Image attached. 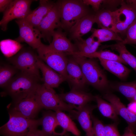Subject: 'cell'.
<instances>
[{
    "instance_id": "cell-2",
    "label": "cell",
    "mask_w": 136,
    "mask_h": 136,
    "mask_svg": "<svg viewBox=\"0 0 136 136\" xmlns=\"http://www.w3.org/2000/svg\"><path fill=\"white\" fill-rule=\"evenodd\" d=\"M56 3L60 13L61 28L65 30L69 31L80 19L91 14L82 0H59Z\"/></svg>"
},
{
    "instance_id": "cell-17",
    "label": "cell",
    "mask_w": 136,
    "mask_h": 136,
    "mask_svg": "<svg viewBox=\"0 0 136 136\" xmlns=\"http://www.w3.org/2000/svg\"><path fill=\"white\" fill-rule=\"evenodd\" d=\"M59 98L69 104L81 107L92 101L95 100V96L83 90L71 89L69 92L58 94Z\"/></svg>"
},
{
    "instance_id": "cell-4",
    "label": "cell",
    "mask_w": 136,
    "mask_h": 136,
    "mask_svg": "<svg viewBox=\"0 0 136 136\" xmlns=\"http://www.w3.org/2000/svg\"><path fill=\"white\" fill-rule=\"evenodd\" d=\"M9 114V121L0 128L4 136H26L31 130L40 125V119L27 118L11 110Z\"/></svg>"
},
{
    "instance_id": "cell-24",
    "label": "cell",
    "mask_w": 136,
    "mask_h": 136,
    "mask_svg": "<svg viewBox=\"0 0 136 136\" xmlns=\"http://www.w3.org/2000/svg\"><path fill=\"white\" fill-rule=\"evenodd\" d=\"M94 15L95 23L98 27L112 30L114 24L113 11L108 9L99 10Z\"/></svg>"
},
{
    "instance_id": "cell-39",
    "label": "cell",
    "mask_w": 136,
    "mask_h": 136,
    "mask_svg": "<svg viewBox=\"0 0 136 136\" xmlns=\"http://www.w3.org/2000/svg\"><path fill=\"white\" fill-rule=\"evenodd\" d=\"M127 108L131 112L136 115V101H134L130 102L127 105Z\"/></svg>"
},
{
    "instance_id": "cell-44",
    "label": "cell",
    "mask_w": 136,
    "mask_h": 136,
    "mask_svg": "<svg viewBox=\"0 0 136 136\" xmlns=\"http://www.w3.org/2000/svg\"><path fill=\"white\" fill-rule=\"evenodd\" d=\"M134 48H135V49H136V46H134Z\"/></svg>"
},
{
    "instance_id": "cell-38",
    "label": "cell",
    "mask_w": 136,
    "mask_h": 136,
    "mask_svg": "<svg viewBox=\"0 0 136 136\" xmlns=\"http://www.w3.org/2000/svg\"><path fill=\"white\" fill-rule=\"evenodd\" d=\"M13 0H0V12H4Z\"/></svg>"
},
{
    "instance_id": "cell-13",
    "label": "cell",
    "mask_w": 136,
    "mask_h": 136,
    "mask_svg": "<svg viewBox=\"0 0 136 136\" xmlns=\"http://www.w3.org/2000/svg\"><path fill=\"white\" fill-rule=\"evenodd\" d=\"M35 92L18 102L14 103L13 107L10 110L26 118L34 119L42 109L36 99Z\"/></svg>"
},
{
    "instance_id": "cell-5",
    "label": "cell",
    "mask_w": 136,
    "mask_h": 136,
    "mask_svg": "<svg viewBox=\"0 0 136 136\" xmlns=\"http://www.w3.org/2000/svg\"><path fill=\"white\" fill-rule=\"evenodd\" d=\"M36 99L42 108L51 109L55 111L59 110L69 112L77 107L67 104L61 100L53 88L47 87L44 84H39L35 91Z\"/></svg>"
},
{
    "instance_id": "cell-18",
    "label": "cell",
    "mask_w": 136,
    "mask_h": 136,
    "mask_svg": "<svg viewBox=\"0 0 136 136\" xmlns=\"http://www.w3.org/2000/svg\"><path fill=\"white\" fill-rule=\"evenodd\" d=\"M37 64L42 74L44 84L46 86L56 88L66 81L63 77L47 65L38 56Z\"/></svg>"
},
{
    "instance_id": "cell-29",
    "label": "cell",
    "mask_w": 136,
    "mask_h": 136,
    "mask_svg": "<svg viewBox=\"0 0 136 136\" xmlns=\"http://www.w3.org/2000/svg\"><path fill=\"white\" fill-rule=\"evenodd\" d=\"M77 56L89 58H98L107 60H114L119 61L126 64V62L118 55L109 50H101L96 51L93 53L89 54H83L77 52L73 54Z\"/></svg>"
},
{
    "instance_id": "cell-41",
    "label": "cell",
    "mask_w": 136,
    "mask_h": 136,
    "mask_svg": "<svg viewBox=\"0 0 136 136\" xmlns=\"http://www.w3.org/2000/svg\"><path fill=\"white\" fill-rule=\"evenodd\" d=\"M126 2L128 4H131L136 7V0H126Z\"/></svg>"
},
{
    "instance_id": "cell-16",
    "label": "cell",
    "mask_w": 136,
    "mask_h": 136,
    "mask_svg": "<svg viewBox=\"0 0 136 136\" xmlns=\"http://www.w3.org/2000/svg\"><path fill=\"white\" fill-rule=\"evenodd\" d=\"M66 70V81L72 89L83 90L86 82L80 66L73 56L68 59Z\"/></svg>"
},
{
    "instance_id": "cell-32",
    "label": "cell",
    "mask_w": 136,
    "mask_h": 136,
    "mask_svg": "<svg viewBox=\"0 0 136 136\" xmlns=\"http://www.w3.org/2000/svg\"><path fill=\"white\" fill-rule=\"evenodd\" d=\"M126 37L121 42L123 44L136 45V19L127 29Z\"/></svg>"
},
{
    "instance_id": "cell-42",
    "label": "cell",
    "mask_w": 136,
    "mask_h": 136,
    "mask_svg": "<svg viewBox=\"0 0 136 136\" xmlns=\"http://www.w3.org/2000/svg\"><path fill=\"white\" fill-rule=\"evenodd\" d=\"M133 101H136V94L134 96L133 98Z\"/></svg>"
},
{
    "instance_id": "cell-36",
    "label": "cell",
    "mask_w": 136,
    "mask_h": 136,
    "mask_svg": "<svg viewBox=\"0 0 136 136\" xmlns=\"http://www.w3.org/2000/svg\"><path fill=\"white\" fill-rule=\"evenodd\" d=\"M83 3L87 6H91L94 11L96 12L99 10L101 4L103 3V0H83Z\"/></svg>"
},
{
    "instance_id": "cell-6",
    "label": "cell",
    "mask_w": 136,
    "mask_h": 136,
    "mask_svg": "<svg viewBox=\"0 0 136 136\" xmlns=\"http://www.w3.org/2000/svg\"><path fill=\"white\" fill-rule=\"evenodd\" d=\"M39 58L49 66L63 77L66 81L68 61L66 54L53 51L42 43L37 49Z\"/></svg>"
},
{
    "instance_id": "cell-15",
    "label": "cell",
    "mask_w": 136,
    "mask_h": 136,
    "mask_svg": "<svg viewBox=\"0 0 136 136\" xmlns=\"http://www.w3.org/2000/svg\"><path fill=\"white\" fill-rule=\"evenodd\" d=\"M62 29L59 28L55 30L52 41L48 45L49 48L53 51L71 55L78 52L76 46L67 38Z\"/></svg>"
},
{
    "instance_id": "cell-26",
    "label": "cell",
    "mask_w": 136,
    "mask_h": 136,
    "mask_svg": "<svg viewBox=\"0 0 136 136\" xmlns=\"http://www.w3.org/2000/svg\"><path fill=\"white\" fill-rule=\"evenodd\" d=\"M23 45L15 40L7 39L1 41L0 48L5 57L10 58L16 54L22 48Z\"/></svg>"
},
{
    "instance_id": "cell-31",
    "label": "cell",
    "mask_w": 136,
    "mask_h": 136,
    "mask_svg": "<svg viewBox=\"0 0 136 136\" xmlns=\"http://www.w3.org/2000/svg\"><path fill=\"white\" fill-rule=\"evenodd\" d=\"M17 69L8 65H1L0 67V86L5 88L16 74Z\"/></svg>"
},
{
    "instance_id": "cell-21",
    "label": "cell",
    "mask_w": 136,
    "mask_h": 136,
    "mask_svg": "<svg viewBox=\"0 0 136 136\" xmlns=\"http://www.w3.org/2000/svg\"><path fill=\"white\" fill-rule=\"evenodd\" d=\"M40 125L42 126L41 131L45 135L49 136H62L66 133L63 131L61 133L55 131L56 127L59 124L55 112L48 111L44 113L40 119Z\"/></svg>"
},
{
    "instance_id": "cell-25",
    "label": "cell",
    "mask_w": 136,
    "mask_h": 136,
    "mask_svg": "<svg viewBox=\"0 0 136 136\" xmlns=\"http://www.w3.org/2000/svg\"><path fill=\"white\" fill-rule=\"evenodd\" d=\"M55 112L59 125L62 127L64 131L70 132L76 136H80V131L69 116L61 111L58 110Z\"/></svg>"
},
{
    "instance_id": "cell-12",
    "label": "cell",
    "mask_w": 136,
    "mask_h": 136,
    "mask_svg": "<svg viewBox=\"0 0 136 136\" xmlns=\"http://www.w3.org/2000/svg\"><path fill=\"white\" fill-rule=\"evenodd\" d=\"M97 107V106L88 104L81 107H78L76 110H73L69 112L71 118L79 123L86 136H94L92 113Z\"/></svg>"
},
{
    "instance_id": "cell-14",
    "label": "cell",
    "mask_w": 136,
    "mask_h": 136,
    "mask_svg": "<svg viewBox=\"0 0 136 136\" xmlns=\"http://www.w3.org/2000/svg\"><path fill=\"white\" fill-rule=\"evenodd\" d=\"M103 97L112 105L117 114L126 121L128 124L127 127L134 133H136V115L130 111L115 95L107 93Z\"/></svg>"
},
{
    "instance_id": "cell-8",
    "label": "cell",
    "mask_w": 136,
    "mask_h": 136,
    "mask_svg": "<svg viewBox=\"0 0 136 136\" xmlns=\"http://www.w3.org/2000/svg\"><path fill=\"white\" fill-rule=\"evenodd\" d=\"M38 56L30 50L22 49L9 60L18 70L40 79L37 64Z\"/></svg>"
},
{
    "instance_id": "cell-9",
    "label": "cell",
    "mask_w": 136,
    "mask_h": 136,
    "mask_svg": "<svg viewBox=\"0 0 136 136\" xmlns=\"http://www.w3.org/2000/svg\"><path fill=\"white\" fill-rule=\"evenodd\" d=\"M34 1L32 0H13L3 12L0 21L1 29L5 31L9 22L15 19H24L31 11L30 5Z\"/></svg>"
},
{
    "instance_id": "cell-7",
    "label": "cell",
    "mask_w": 136,
    "mask_h": 136,
    "mask_svg": "<svg viewBox=\"0 0 136 136\" xmlns=\"http://www.w3.org/2000/svg\"><path fill=\"white\" fill-rule=\"evenodd\" d=\"M121 7L113 11L114 24L112 30L126 35L129 27L136 19V7L122 1Z\"/></svg>"
},
{
    "instance_id": "cell-37",
    "label": "cell",
    "mask_w": 136,
    "mask_h": 136,
    "mask_svg": "<svg viewBox=\"0 0 136 136\" xmlns=\"http://www.w3.org/2000/svg\"><path fill=\"white\" fill-rule=\"evenodd\" d=\"M26 136H52L46 135L43 133L41 130H38L37 128H33L28 132Z\"/></svg>"
},
{
    "instance_id": "cell-34",
    "label": "cell",
    "mask_w": 136,
    "mask_h": 136,
    "mask_svg": "<svg viewBox=\"0 0 136 136\" xmlns=\"http://www.w3.org/2000/svg\"><path fill=\"white\" fill-rule=\"evenodd\" d=\"M92 120L94 136H106L104 125L101 121L93 115Z\"/></svg>"
},
{
    "instance_id": "cell-22",
    "label": "cell",
    "mask_w": 136,
    "mask_h": 136,
    "mask_svg": "<svg viewBox=\"0 0 136 136\" xmlns=\"http://www.w3.org/2000/svg\"><path fill=\"white\" fill-rule=\"evenodd\" d=\"M99 59L101 65L105 69L121 80H126L131 72L130 69L119 61Z\"/></svg>"
},
{
    "instance_id": "cell-30",
    "label": "cell",
    "mask_w": 136,
    "mask_h": 136,
    "mask_svg": "<svg viewBox=\"0 0 136 136\" xmlns=\"http://www.w3.org/2000/svg\"><path fill=\"white\" fill-rule=\"evenodd\" d=\"M114 89L125 97L130 102L136 94V81L119 83L112 85Z\"/></svg>"
},
{
    "instance_id": "cell-27",
    "label": "cell",
    "mask_w": 136,
    "mask_h": 136,
    "mask_svg": "<svg viewBox=\"0 0 136 136\" xmlns=\"http://www.w3.org/2000/svg\"><path fill=\"white\" fill-rule=\"evenodd\" d=\"M92 35L96 38L100 43L111 40L121 42L123 40L117 33L111 30L105 29L92 28L91 30Z\"/></svg>"
},
{
    "instance_id": "cell-11",
    "label": "cell",
    "mask_w": 136,
    "mask_h": 136,
    "mask_svg": "<svg viewBox=\"0 0 136 136\" xmlns=\"http://www.w3.org/2000/svg\"><path fill=\"white\" fill-rule=\"evenodd\" d=\"M15 21L19 27V35L15 40L20 43L25 42L33 49H38L42 43L40 31L24 19H16Z\"/></svg>"
},
{
    "instance_id": "cell-28",
    "label": "cell",
    "mask_w": 136,
    "mask_h": 136,
    "mask_svg": "<svg viewBox=\"0 0 136 136\" xmlns=\"http://www.w3.org/2000/svg\"><path fill=\"white\" fill-rule=\"evenodd\" d=\"M95 97L97 107L101 114L105 117L117 121L118 120V115L112 105L105 101L99 95L95 96Z\"/></svg>"
},
{
    "instance_id": "cell-43",
    "label": "cell",
    "mask_w": 136,
    "mask_h": 136,
    "mask_svg": "<svg viewBox=\"0 0 136 136\" xmlns=\"http://www.w3.org/2000/svg\"><path fill=\"white\" fill-rule=\"evenodd\" d=\"M64 136H70L69 134V133H66L64 135Z\"/></svg>"
},
{
    "instance_id": "cell-19",
    "label": "cell",
    "mask_w": 136,
    "mask_h": 136,
    "mask_svg": "<svg viewBox=\"0 0 136 136\" xmlns=\"http://www.w3.org/2000/svg\"><path fill=\"white\" fill-rule=\"evenodd\" d=\"M39 3V6L31 10L24 19L35 28L38 26L55 4L53 1L48 0H40Z\"/></svg>"
},
{
    "instance_id": "cell-10",
    "label": "cell",
    "mask_w": 136,
    "mask_h": 136,
    "mask_svg": "<svg viewBox=\"0 0 136 136\" xmlns=\"http://www.w3.org/2000/svg\"><path fill=\"white\" fill-rule=\"evenodd\" d=\"M36 28L40 31L44 41L50 44L55 29L61 28L60 13L56 3Z\"/></svg>"
},
{
    "instance_id": "cell-35",
    "label": "cell",
    "mask_w": 136,
    "mask_h": 136,
    "mask_svg": "<svg viewBox=\"0 0 136 136\" xmlns=\"http://www.w3.org/2000/svg\"><path fill=\"white\" fill-rule=\"evenodd\" d=\"M104 130L106 136H120L116 123L104 125Z\"/></svg>"
},
{
    "instance_id": "cell-3",
    "label": "cell",
    "mask_w": 136,
    "mask_h": 136,
    "mask_svg": "<svg viewBox=\"0 0 136 136\" xmlns=\"http://www.w3.org/2000/svg\"><path fill=\"white\" fill-rule=\"evenodd\" d=\"M72 55L80 66L87 84L100 90L108 87L109 82L105 74L93 58Z\"/></svg>"
},
{
    "instance_id": "cell-33",
    "label": "cell",
    "mask_w": 136,
    "mask_h": 136,
    "mask_svg": "<svg viewBox=\"0 0 136 136\" xmlns=\"http://www.w3.org/2000/svg\"><path fill=\"white\" fill-rule=\"evenodd\" d=\"M75 45L78 50V52L80 53L86 54H91L96 51L101 43L97 41L92 45L87 46L81 44L76 41H75Z\"/></svg>"
},
{
    "instance_id": "cell-23",
    "label": "cell",
    "mask_w": 136,
    "mask_h": 136,
    "mask_svg": "<svg viewBox=\"0 0 136 136\" xmlns=\"http://www.w3.org/2000/svg\"><path fill=\"white\" fill-rule=\"evenodd\" d=\"M102 48L104 49L110 48L118 52L120 57L134 69L136 74V57L128 50L125 44L121 42H118L114 44L103 46Z\"/></svg>"
},
{
    "instance_id": "cell-1",
    "label": "cell",
    "mask_w": 136,
    "mask_h": 136,
    "mask_svg": "<svg viewBox=\"0 0 136 136\" xmlns=\"http://www.w3.org/2000/svg\"><path fill=\"white\" fill-rule=\"evenodd\" d=\"M40 79L21 71L13 77L5 88L6 92L12 97L14 103L16 102L35 92Z\"/></svg>"
},
{
    "instance_id": "cell-20",
    "label": "cell",
    "mask_w": 136,
    "mask_h": 136,
    "mask_svg": "<svg viewBox=\"0 0 136 136\" xmlns=\"http://www.w3.org/2000/svg\"><path fill=\"white\" fill-rule=\"evenodd\" d=\"M95 23L94 14H90L78 21L69 30L71 38L75 40L87 34L92 29Z\"/></svg>"
},
{
    "instance_id": "cell-40",
    "label": "cell",
    "mask_w": 136,
    "mask_h": 136,
    "mask_svg": "<svg viewBox=\"0 0 136 136\" xmlns=\"http://www.w3.org/2000/svg\"><path fill=\"white\" fill-rule=\"evenodd\" d=\"M122 136H136V135L128 127L125 129Z\"/></svg>"
}]
</instances>
